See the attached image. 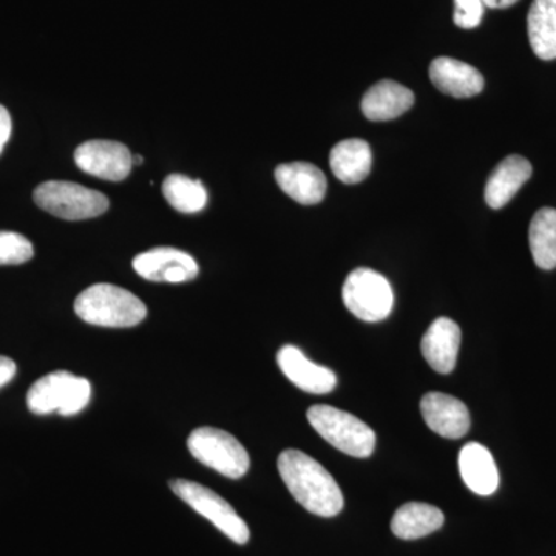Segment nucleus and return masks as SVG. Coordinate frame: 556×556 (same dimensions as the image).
Listing matches in <instances>:
<instances>
[{"instance_id": "1", "label": "nucleus", "mask_w": 556, "mask_h": 556, "mask_svg": "<svg viewBox=\"0 0 556 556\" xmlns=\"http://www.w3.org/2000/svg\"><path fill=\"white\" fill-rule=\"evenodd\" d=\"M278 473L289 493L311 514L332 518L343 508V493L327 468L300 450H285L278 456Z\"/></svg>"}, {"instance_id": "2", "label": "nucleus", "mask_w": 556, "mask_h": 556, "mask_svg": "<svg viewBox=\"0 0 556 556\" xmlns=\"http://www.w3.org/2000/svg\"><path fill=\"white\" fill-rule=\"evenodd\" d=\"M75 313L80 320L94 327L131 328L144 320L148 308L127 289L97 283L80 292L75 302Z\"/></svg>"}, {"instance_id": "3", "label": "nucleus", "mask_w": 556, "mask_h": 556, "mask_svg": "<svg viewBox=\"0 0 556 556\" xmlns=\"http://www.w3.org/2000/svg\"><path fill=\"white\" fill-rule=\"evenodd\" d=\"M311 427L328 444L353 457H368L376 447V433L364 420L329 405H314L308 409Z\"/></svg>"}, {"instance_id": "4", "label": "nucleus", "mask_w": 556, "mask_h": 556, "mask_svg": "<svg viewBox=\"0 0 556 556\" xmlns=\"http://www.w3.org/2000/svg\"><path fill=\"white\" fill-rule=\"evenodd\" d=\"M90 397L89 380L68 371H54L33 383L27 405L38 416L60 413L61 416L70 417L83 412L89 405Z\"/></svg>"}, {"instance_id": "5", "label": "nucleus", "mask_w": 556, "mask_h": 556, "mask_svg": "<svg viewBox=\"0 0 556 556\" xmlns=\"http://www.w3.org/2000/svg\"><path fill=\"white\" fill-rule=\"evenodd\" d=\"M33 199L43 211L68 222L100 217L110 206L104 193L70 181L42 182Z\"/></svg>"}, {"instance_id": "6", "label": "nucleus", "mask_w": 556, "mask_h": 556, "mask_svg": "<svg viewBox=\"0 0 556 556\" xmlns=\"http://www.w3.org/2000/svg\"><path fill=\"white\" fill-rule=\"evenodd\" d=\"M188 447L199 463L229 479L243 478L251 466L247 448L239 439L219 428H197L190 433Z\"/></svg>"}, {"instance_id": "7", "label": "nucleus", "mask_w": 556, "mask_h": 556, "mask_svg": "<svg viewBox=\"0 0 556 556\" xmlns=\"http://www.w3.org/2000/svg\"><path fill=\"white\" fill-rule=\"evenodd\" d=\"M172 492L185 501L201 517L208 519L219 532L225 533L233 543L247 544L249 541V527L243 518L237 514L236 508L230 506L228 501L223 500L214 490L199 484V482L188 481V479H175L170 482Z\"/></svg>"}, {"instance_id": "8", "label": "nucleus", "mask_w": 556, "mask_h": 556, "mask_svg": "<svg viewBox=\"0 0 556 556\" xmlns=\"http://www.w3.org/2000/svg\"><path fill=\"white\" fill-rule=\"evenodd\" d=\"M342 298L350 313L364 321L386 320L393 311V288L372 269H354L343 285Z\"/></svg>"}, {"instance_id": "9", "label": "nucleus", "mask_w": 556, "mask_h": 556, "mask_svg": "<svg viewBox=\"0 0 556 556\" xmlns=\"http://www.w3.org/2000/svg\"><path fill=\"white\" fill-rule=\"evenodd\" d=\"M134 155L127 146L108 139L84 142L75 152V163L80 170L105 181L119 182L129 177Z\"/></svg>"}, {"instance_id": "10", "label": "nucleus", "mask_w": 556, "mask_h": 556, "mask_svg": "<svg viewBox=\"0 0 556 556\" xmlns=\"http://www.w3.org/2000/svg\"><path fill=\"white\" fill-rule=\"evenodd\" d=\"M135 273L156 283H186L199 277L197 260L175 248H153L134 258Z\"/></svg>"}, {"instance_id": "11", "label": "nucleus", "mask_w": 556, "mask_h": 556, "mask_svg": "<svg viewBox=\"0 0 556 556\" xmlns=\"http://www.w3.org/2000/svg\"><path fill=\"white\" fill-rule=\"evenodd\" d=\"M281 372L305 393L328 394L338 386L334 371L314 364L298 346L287 345L277 353Z\"/></svg>"}, {"instance_id": "12", "label": "nucleus", "mask_w": 556, "mask_h": 556, "mask_svg": "<svg viewBox=\"0 0 556 556\" xmlns=\"http://www.w3.org/2000/svg\"><path fill=\"white\" fill-rule=\"evenodd\" d=\"M420 413L428 428L439 437L459 439L470 430V413L463 401L444 393H427L420 401Z\"/></svg>"}, {"instance_id": "13", "label": "nucleus", "mask_w": 556, "mask_h": 556, "mask_svg": "<svg viewBox=\"0 0 556 556\" xmlns=\"http://www.w3.org/2000/svg\"><path fill=\"white\" fill-rule=\"evenodd\" d=\"M276 181L288 197L305 206L320 203L327 193L324 172L303 161L280 164L276 169Z\"/></svg>"}, {"instance_id": "14", "label": "nucleus", "mask_w": 556, "mask_h": 556, "mask_svg": "<svg viewBox=\"0 0 556 556\" xmlns=\"http://www.w3.org/2000/svg\"><path fill=\"white\" fill-rule=\"evenodd\" d=\"M460 346V328L448 317H439L420 342L424 357L439 375H450L456 367Z\"/></svg>"}, {"instance_id": "15", "label": "nucleus", "mask_w": 556, "mask_h": 556, "mask_svg": "<svg viewBox=\"0 0 556 556\" xmlns=\"http://www.w3.org/2000/svg\"><path fill=\"white\" fill-rule=\"evenodd\" d=\"M430 79L442 93L453 98H473L484 90V76L479 70L453 58H437L430 65Z\"/></svg>"}, {"instance_id": "16", "label": "nucleus", "mask_w": 556, "mask_h": 556, "mask_svg": "<svg viewBox=\"0 0 556 556\" xmlns=\"http://www.w3.org/2000/svg\"><path fill=\"white\" fill-rule=\"evenodd\" d=\"M532 164L525 156L510 155L501 161L485 186V203L492 208L506 206L532 177Z\"/></svg>"}, {"instance_id": "17", "label": "nucleus", "mask_w": 556, "mask_h": 556, "mask_svg": "<svg viewBox=\"0 0 556 556\" xmlns=\"http://www.w3.org/2000/svg\"><path fill=\"white\" fill-rule=\"evenodd\" d=\"M415 104V93L402 84L383 79L364 94L362 112L369 121H390L404 115Z\"/></svg>"}, {"instance_id": "18", "label": "nucleus", "mask_w": 556, "mask_h": 556, "mask_svg": "<svg viewBox=\"0 0 556 556\" xmlns=\"http://www.w3.org/2000/svg\"><path fill=\"white\" fill-rule=\"evenodd\" d=\"M459 471L468 489L477 495H493L500 486L495 459L489 448L478 442H470L460 450Z\"/></svg>"}, {"instance_id": "19", "label": "nucleus", "mask_w": 556, "mask_h": 556, "mask_svg": "<svg viewBox=\"0 0 556 556\" xmlns=\"http://www.w3.org/2000/svg\"><path fill=\"white\" fill-rule=\"evenodd\" d=\"M329 164L340 181L345 185H357L371 172V148L364 139H345L332 148Z\"/></svg>"}, {"instance_id": "20", "label": "nucleus", "mask_w": 556, "mask_h": 556, "mask_svg": "<svg viewBox=\"0 0 556 556\" xmlns=\"http://www.w3.org/2000/svg\"><path fill=\"white\" fill-rule=\"evenodd\" d=\"M527 31L533 53L540 60H556V0H533Z\"/></svg>"}, {"instance_id": "21", "label": "nucleus", "mask_w": 556, "mask_h": 556, "mask_svg": "<svg viewBox=\"0 0 556 556\" xmlns=\"http://www.w3.org/2000/svg\"><path fill=\"white\" fill-rule=\"evenodd\" d=\"M445 517L438 507L426 503L404 504L393 519L391 530L401 540H419L444 526Z\"/></svg>"}, {"instance_id": "22", "label": "nucleus", "mask_w": 556, "mask_h": 556, "mask_svg": "<svg viewBox=\"0 0 556 556\" xmlns=\"http://www.w3.org/2000/svg\"><path fill=\"white\" fill-rule=\"evenodd\" d=\"M529 243L538 268H556V208L543 207L533 215L529 228Z\"/></svg>"}, {"instance_id": "23", "label": "nucleus", "mask_w": 556, "mask_h": 556, "mask_svg": "<svg viewBox=\"0 0 556 556\" xmlns=\"http://www.w3.org/2000/svg\"><path fill=\"white\" fill-rule=\"evenodd\" d=\"M163 193L167 203L182 214H197L207 204V190L200 179L172 174L164 179Z\"/></svg>"}, {"instance_id": "24", "label": "nucleus", "mask_w": 556, "mask_h": 556, "mask_svg": "<svg viewBox=\"0 0 556 556\" xmlns=\"http://www.w3.org/2000/svg\"><path fill=\"white\" fill-rule=\"evenodd\" d=\"M35 255L31 241L17 232H0V266L22 265Z\"/></svg>"}, {"instance_id": "25", "label": "nucleus", "mask_w": 556, "mask_h": 556, "mask_svg": "<svg viewBox=\"0 0 556 556\" xmlns=\"http://www.w3.org/2000/svg\"><path fill=\"white\" fill-rule=\"evenodd\" d=\"M484 10L482 0H455L453 21L457 27L464 28V30H473L481 24Z\"/></svg>"}, {"instance_id": "26", "label": "nucleus", "mask_w": 556, "mask_h": 556, "mask_svg": "<svg viewBox=\"0 0 556 556\" xmlns=\"http://www.w3.org/2000/svg\"><path fill=\"white\" fill-rule=\"evenodd\" d=\"M11 129H13V124H11L9 110L0 105V155H2L7 142L10 141Z\"/></svg>"}, {"instance_id": "27", "label": "nucleus", "mask_w": 556, "mask_h": 556, "mask_svg": "<svg viewBox=\"0 0 556 556\" xmlns=\"http://www.w3.org/2000/svg\"><path fill=\"white\" fill-rule=\"evenodd\" d=\"M17 367L10 357L0 356V388L13 380L16 376Z\"/></svg>"}, {"instance_id": "28", "label": "nucleus", "mask_w": 556, "mask_h": 556, "mask_svg": "<svg viewBox=\"0 0 556 556\" xmlns=\"http://www.w3.org/2000/svg\"><path fill=\"white\" fill-rule=\"evenodd\" d=\"M482 2H484L485 9L504 10L515 5L518 0H482Z\"/></svg>"}, {"instance_id": "29", "label": "nucleus", "mask_w": 556, "mask_h": 556, "mask_svg": "<svg viewBox=\"0 0 556 556\" xmlns=\"http://www.w3.org/2000/svg\"><path fill=\"white\" fill-rule=\"evenodd\" d=\"M131 163H134V166H141V164L144 163V159H142L141 155H135Z\"/></svg>"}]
</instances>
